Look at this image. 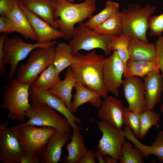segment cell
Segmentation results:
<instances>
[{"label": "cell", "mask_w": 163, "mask_h": 163, "mask_svg": "<svg viewBox=\"0 0 163 163\" xmlns=\"http://www.w3.org/2000/svg\"><path fill=\"white\" fill-rule=\"evenodd\" d=\"M129 59L137 61H151L155 58V44L147 43L131 37L128 46Z\"/></svg>", "instance_id": "cell-21"}, {"label": "cell", "mask_w": 163, "mask_h": 163, "mask_svg": "<svg viewBox=\"0 0 163 163\" xmlns=\"http://www.w3.org/2000/svg\"><path fill=\"white\" fill-rule=\"evenodd\" d=\"M160 115L155 111L146 110L140 113V129L139 138L142 139L147 135L149 129L153 126L159 128V120Z\"/></svg>", "instance_id": "cell-33"}, {"label": "cell", "mask_w": 163, "mask_h": 163, "mask_svg": "<svg viewBox=\"0 0 163 163\" xmlns=\"http://www.w3.org/2000/svg\"><path fill=\"white\" fill-rule=\"evenodd\" d=\"M125 107L122 101L112 95L104 99L98 110L97 117L101 121L114 127L122 129V115Z\"/></svg>", "instance_id": "cell-15"}, {"label": "cell", "mask_w": 163, "mask_h": 163, "mask_svg": "<svg viewBox=\"0 0 163 163\" xmlns=\"http://www.w3.org/2000/svg\"><path fill=\"white\" fill-rule=\"evenodd\" d=\"M113 36L99 34L82 22L75 27L72 37L69 40L68 44L73 56L80 50L89 51L96 48L103 50L105 55L107 56L112 52L108 46Z\"/></svg>", "instance_id": "cell-7"}, {"label": "cell", "mask_w": 163, "mask_h": 163, "mask_svg": "<svg viewBox=\"0 0 163 163\" xmlns=\"http://www.w3.org/2000/svg\"><path fill=\"white\" fill-rule=\"evenodd\" d=\"M104 158L106 163H117L118 162V160L109 155L104 156Z\"/></svg>", "instance_id": "cell-43"}, {"label": "cell", "mask_w": 163, "mask_h": 163, "mask_svg": "<svg viewBox=\"0 0 163 163\" xmlns=\"http://www.w3.org/2000/svg\"><path fill=\"white\" fill-rule=\"evenodd\" d=\"M149 37H160L163 32V14L156 16H151L148 23Z\"/></svg>", "instance_id": "cell-35"}, {"label": "cell", "mask_w": 163, "mask_h": 163, "mask_svg": "<svg viewBox=\"0 0 163 163\" xmlns=\"http://www.w3.org/2000/svg\"><path fill=\"white\" fill-rule=\"evenodd\" d=\"M131 37L122 33L119 36H113L109 43L108 48L111 51L116 50L125 67L127 61L129 59L128 46Z\"/></svg>", "instance_id": "cell-31"}, {"label": "cell", "mask_w": 163, "mask_h": 163, "mask_svg": "<svg viewBox=\"0 0 163 163\" xmlns=\"http://www.w3.org/2000/svg\"><path fill=\"white\" fill-rule=\"evenodd\" d=\"M122 85L123 94L128 104L129 109L140 113L147 110L144 83L140 77L134 76L126 78Z\"/></svg>", "instance_id": "cell-14"}, {"label": "cell", "mask_w": 163, "mask_h": 163, "mask_svg": "<svg viewBox=\"0 0 163 163\" xmlns=\"http://www.w3.org/2000/svg\"><path fill=\"white\" fill-rule=\"evenodd\" d=\"M59 74L56 70L53 63L51 64L30 85V90H48L61 81Z\"/></svg>", "instance_id": "cell-27"}, {"label": "cell", "mask_w": 163, "mask_h": 163, "mask_svg": "<svg viewBox=\"0 0 163 163\" xmlns=\"http://www.w3.org/2000/svg\"><path fill=\"white\" fill-rule=\"evenodd\" d=\"M77 82L70 68L66 71L65 78L48 90L50 93L59 97L71 111L72 90Z\"/></svg>", "instance_id": "cell-24"}, {"label": "cell", "mask_w": 163, "mask_h": 163, "mask_svg": "<svg viewBox=\"0 0 163 163\" xmlns=\"http://www.w3.org/2000/svg\"><path fill=\"white\" fill-rule=\"evenodd\" d=\"M152 71L160 72L158 62L155 59L151 61L128 59L126 63L123 76L125 78L134 76L143 78Z\"/></svg>", "instance_id": "cell-26"}, {"label": "cell", "mask_w": 163, "mask_h": 163, "mask_svg": "<svg viewBox=\"0 0 163 163\" xmlns=\"http://www.w3.org/2000/svg\"><path fill=\"white\" fill-rule=\"evenodd\" d=\"M74 88L76 92L71 102V111L72 113L77 112L80 106L87 102H90L96 108H99L101 106L103 101L101 97L97 93L77 82Z\"/></svg>", "instance_id": "cell-23"}, {"label": "cell", "mask_w": 163, "mask_h": 163, "mask_svg": "<svg viewBox=\"0 0 163 163\" xmlns=\"http://www.w3.org/2000/svg\"><path fill=\"white\" fill-rule=\"evenodd\" d=\"M144 97L147 110L155 111V105L161 102L163 92V77L160 72L152 71L144 76Z\"/></svg>", "instance_id": "cell-16"}, {"label": "cell", "mask_w": 163, "mask_h": 163, "mask_svg": "<svg viewBox=\"0 0 163 163\" xmlns=\"http://www.w3.org/2000/svg\"><path fill=\"white\" fill-rule=\"evenodd\" d=\"M8 123H0V161L3 163H20L24 155L19 144L18 126L8 127Z\"/></svg>", "instance_id": "cell-11"}, {"label": "cell", "mask_w": 163, "mask_h": 163, "mask_svg": "<svg viewBox=\"0 0 163 163\" xmlns=\"http://www.w3.org/2000/svg\"><path fill=\"white\" fill-rule=\"evenodd\" d=\"M95 159L94 152L88 150L78 163H95Z\"/></svg>", "instance_id": "cell-40"}, {"label": "cell", "mask_w": 163, "mask_h": 163, "mask_svg": "<svg viewBox=\"0 0 163 163\" xmlns=\"http://www.w3.org/2000/svg\"><path fill=\"white\" fill-rule=\"evenodd\" d=\"M122 157L120 163H144V157L141 150L136 147H133L129 141H125L121 148Z\"/></svg>", "instance_id": "cell-32"}, {"label": "cell", "mask_w": 163, "mask_h": 163, "mask_svg": "<svg viewBox=\"0 0 163 163\" xmlns=\"http://www.w3.org/2000/svg\"><path fill=\"white\" fill-rule=\"evenodd\" d=\"M18 140L24 155L40 157L50 137L56 130L50 126H41L24 124L17 126Z\"/></svg>", "instance_id": "cell-5"}, {"label": "cell", "mask_w": 163, "mask_h": 163, "mask_svg": "<svg viewBox=\"0 0 163 163\" xmlns=\"http://www.w3.org/2000/svg\"><path fill=\"white\" fill-rule=\"evenodd\" d=\"M106 59L93 51L85 55L78 53L73 56L70 67L77 82L104 99L108 96L103 80V69Z\"/></svg>", "instance_id": "cell-1"}, {"label": "cell", "mask_w": 163, "mask_h": 163, "mask_svg": "<svg viewBox=\"0 0 163 163\" xmlns=\"http://www.w3.org/2000/svg\"><path fill=\"white\" fill-rule=\"evenodd\" d=\"M71 132L56 131L49 138L41 156V163H57L60 160L62 150L70 140Z\"/></svg>", "instance_id": "cell-18"}, {"label": "cell", "mask_w": 163, "mask_h": 163, "mask_svg": "<svg viewBox=\"0 0 163 163\" xmlns=\"http://www.w3.org/2000/svg\"><path fill=\"white\" fill-rule=\"evenodd\" d=\"M57 43L56 41H52L43 43H32L24 42L19 37H7L3 47V62L4 64L10 66L9 81L12 79L19 62L25 58L34 49L39 47H49Z\"/></svg>", "instance_id": "cell-8"}, {"label": "cell", "mask_w": 163, "mask_h": 163, "mask_svg": "<svg viewBox=\"0 0 163 163\" xmlns=\"http://www.w3.org/2000/svg\"><path fill=\"white\" fill-rule=\"evenodd\" d=\"M119 4L107 0L104 8L97 14L92 16L85 23L86 26L93 29L101 24L108 19L117 10L119 9Z\"/></svg>", "instance_id": "cell-30"}, {"label": "cell", "mask_w": 163, "mask_h": 163, "mask_svg": "<svg viewBox=\"0 0 163 163\" xmlns=\"http://www.w3.org/2000/svg\"><path fill=\"white\" fill-rule=\"evenodd\" d=\"M18 4L26 16L34 30L37 38V43H46L56 38H63V35L59 30L27 9L19 1Z\"/></svg>", "instance_id": "cell-17"}, {"label": "cell", "mask_w": 163, "mask_h": 163, "mask_svg": "<svg viewBox=\"0 0 163 163\" xmlns=\"http://www.w3.org/2000/svg\"><path fill=\"white\" fill-rule=\"evenodd\" d=\"M19 0H0V16L10 14Z\"/></svg>", "instance_id": "cell-38"}, {"label": "cell", "mask_w": 163, "mask_h": 163, "mask_svg": "<svg viewBox=\"0 0 163 163\" xmlns=\"http://www.w3.org/2000/svg\"><path fill=\"white\" fill-rule=\"evenodd\" d=\"M6 38V34L4 33L0 37V74L3 78H5L6 76V70L3 60L4 56L3 47Z\"/></svg>", "instance_id": "cell-39"}, {"label": "cell", "mask_w": 163, "mask_h": 163, "mask_svg": "<svg viewBox=\"0 0 163 163\" xmlns=\"http://www.w3.org/2000/svg\"><path fill=\"white\" fill-rule=\"evenodd\" d=\"M55 45L34 49L30 53L27 63L19 66L17 79L23 84L30 85L32 84L37 78L38 75L53 63Z\"/></svg>", "instance_id": "cell-6"}, {"label": "cell", "mask_w": 163, "mask_h": 163, "mask_svg": "<svg viewBox=\"0 0 163 163\" xmlns=\"http://www.w3.org/2000/svg\"><path fill=\"white\" fill-rule=\"evenodd\" d=\"M14 25L10 14L0 17V32L7 34L14 32Z\"/></svg>", "instance_id": "cell-36"}, {"label": "cell", "mask_w": 163, "mask_h": 163, "mask_svg": "<svg viewBox=\"0 0 163 163\" xmlns=\"http://www.w3.org/2000/svg\"><path fill=\"white\" fill-rule=\"evenodd\" d=\"M155 58L158 62L163 77V35L158 37L155 43Z\"/></svg>", "instance_id": "cell-37"}, {"label": "cell", "mask_w": 163, "mask_h": 163, "mask_svg": "<svg viewBox=\"0 0 163 163\" xmlns=\"http://www.w3.org/2000/svg\"><path fill=\"white\" fill-rule=\"evenodd\" d=\"M73 56L68 43L63 42L57 43L53 64L59 74L66 68L71 66Z\"/></svg>", "instance_id": "cell-29"}, {"label": "cell", "mask_w": 163, "mask_h": 163, "mask_svg": "<svg viewBox=\"0 0 163 163\" xmlns=\"http://www.w3.org/2000/svg\"><path fill=\"white\" fill-rule=\"evenodd\" d=\"M124 71V65L116 50L105 60L103 69V80L107 92L115 97L119 96V89L124 80L122 76Z\"/></svg>", "instance_id": "cell-12"}, {"label": "cell", "mask_w": 163, "mask_h": 163, "mask_svg": "<svg viewBox=\"0 0 163 163\" xmlns=\"http://www.w3.org/2000/svg\"><path fill=\"white\" fill-rule=\"evenodd\" d=\"M90 120L97 124L99 131L102 133L97 145L98 149L103 156L109 155L120 161L122 145L126 141L124 130L104 122Z\"/></svg>", "instance_id": "cell-10"}, {"label": "cell", "mask_w": 163, "mask_h": 163, "mask_svg": "<svg viewBox=\"0 0 163 163\" xmlns=\"http://www.w3.org/2000/svg\"><path fill=\"white\" fill-rule=\"evenodd\" d=\"M95 157L99 163H106L104 158H103V155L98 149H96L94 151Z\"/></svg>", "instance_id": "cell-42"}, {"label": "cell", "mask_w": 163, "mask_h": 163, "mask_svg": "<svg viewBox=\"0 0 163 163\" xmlns=\"http://www.w3.org/2000/svg\"><path fill=\"white\" fill-rule=\"evenodd\" d=\"M18 3L9 14L14 25L15 32L21 34L25 38L37 41V37L34 30Z\"/></svg>", "instance_id": "cell-25"}, {"label": "cell", "mask_w": 163, "mask_h": 163, "mask_svg": "<svg viewBox=\"0 0 163 163\" xmlns=\"http://www.w3.org/2000/svg\"><path fill=\"white\" fill-rule=\"evenodd\" d=\"M40 157H33L26 155H23L20 159L21 163H39Z\"/></svg>", "instance_id": "cell-41"}, {"label": "cell", "mask_w": 163, "mask_h": 163, "mask_svg": "<svg viewBox=\"0 0 163 163\" xmlns=\"http://www.w3.org/2000/svg\"><path fill=\"white\" fill-rule=\"evenodd\" d=\"M140 113L131 111L125 107L122 115L123 124L129 128L137 139L139 138L140 129Z\"/></svg>", "instance_id": "cell-34"}, {"label": "cell", "mask_w": 163, "mask_h": 163, "mask_svg": "<svg viewBox=\"0 0 163 163\" xmlns=\"http://www.w3.org/2000/svg\"><path fill=\"white\" fill-rule=\"evenodd\" d=\"M102 34L119 36L122 33V24L121 12L117 10L106 21L93 29Z\"/></svg>", "instance_id": "cell-28"}, {"label": "cell", "mask_w": 163, "mask_h": 163, "mask_svg": "<svg viewBox=\"0 0 163 163\" xmlns=\"http://www.w3.org/2000/svg\"><path fill=\"white\" fill-rule=\"evenodd\" d=\"M30 85L12 79L5 88L0 107L8 111V118L11 120L24 122L25 113L30 107L29 91Z\"/></svg>", "instance_id": "cell-3"}, {"label": "cell", "mask_w": 163, "mask_h": 163, "mask_svg": "<svg viewBox=\"0 0 163 163\" xmlns=\"http://www.w3.org/2000/svg\"><path fill=\"white\" fill-rule=\"evenodd\" d=\"M81 130V128L79 125L73 130L71 141L66 147L68 155L63 158V162L78 163L88 150L85 144L84 136L80 133Z\"/></svg>", "instance_id": "cell-22"}, {"label": "cell", "mask_w": 163, "mask_h": 163, "mask_svg": "<svg viewBox=\"0 0 163 163\" xmlns=\"http://www.w3.org/2000/svg\"><path fill=\"white\" fill-rule=\"evenodd\" d=\"M126 7L121 11L122 33L149 43L146 34L148 21L154 13L155 7L149 3L142 7L134 3L129 4Z\"/></svg>", "instance_id": "cell-4"}, {"label": "cell", "mask_w": 163, "mask_h": 163, "mask_svg": "<svg viewBox=\"0 0 163 163\" xmlns=\"http://www.w3.org/2000/svg\"><path fill=\"white\" fill-rule=\"evenodd\" d=\"M56 2L54 19L66 40L72 38L75 25L89 18L96 9V0H85L78 4L69 3L66 0H56Z\"/></svg>", "instance_id": "cell-2"}, {"label": "cell", "mask_w": 163, "mask_h": 163, "mask_svg": "<svg viewBox=\"0 0 163 163\" xmlns=\"http://www.w3.org/2000/svg\"><path fill=\"white\" fill-rule=\"evenodd\" d=\"M66 1L71 3H72L75 0H66Z\"/></svg>", "instance_id": "cell-44"}, {"label": "cell", "mask_w": 163, "mask_h": 163, "mask_svg": "<svg viewBox=\"0 0 163 163\" xmlns=\"http://www.w3.org/2000/svg\"><path fill=\"white\" fill-rule=\"evenodd\" d=\"M123 130L126 137L141 150L144 157L147 158L150 155H154L158 157L159 162L163 163V130L159 131L154 142L150 146L140 142L129 128L124 127Z\"/></svg>", "instance_id": "cell-20"}, {"label": "cell", "mask_w": 163, "mask_h": 163, "mask_svg": "<svg viewBox=\"0 0 163 163\" xmlns=\"http://www.w3.org/2000/svg\"><path fill=\"white\" fill-rule=\"evenodd\" d=\"M29 98L32 104L45 105L61 113L67 119L73 130L77 128L81 120L75 117L64 102L57 96L50 93L47 90L29 91Z\"/></svg>", "instance_id": "cell-13"}, {"label": "cell", "mask_w": 163, "mask_h": 163, "mask_svg": "<svg viewBox=\"0 0 163 163\" xmlns=\"http://www.w3.org/2000/svg\"><path fill=\"white\" fill-rule=\"evenodd\" d=\"M22 5L29 11L45 21L54 28L59 26L53 18L56 8V0H19Z\"/></svg>", "instance_id": "cell-19"}, {"label": "cell", "mask_w": 163, "mask_h": 163, "mask_svg": "<svg viewBox=\"0 0 163 163\" xmlns=\"http://www.w3.org/2000/svg\"><path fill=\"white\" fill-rule=\"evenodd\" d=\"M25 115L28 120L22 122L24 124L50 126L58 131L71 132V126L67 119L46 105L32 104Z\"/></svg>", "instance_id": "cell-9"}]
</instances>
